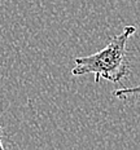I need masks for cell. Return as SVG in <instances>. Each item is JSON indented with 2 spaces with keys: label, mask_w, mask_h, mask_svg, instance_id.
<instances>
[{
  "label": "cell",
  "mask_w": 140,
  "mask_h": 150,
  "mask_svg": "<svg viewBox=\"0 0 140 150\" xmlns=\"http://www.w3.org/2000/svg\"><path fill=\"white\" fill-rule=\"evenodd\" d=\"M136 33V26L130 25L122 33L114 35L101 51L86 57L74 60L75 66L71 69L73 76H82L93 74L95 83L101 79L112 83H119L131 73L130 62L127 58V42Z\"/></svg>",
  "instance_id": "obj_1"
},
{
  "label": "cell",
  "mask_w": 140,
  "mask_h": 150,
  "mask_svg": "<svg viewBox=\"0 0 140 150\" xmlns=\"http://www.w3.org/2000/svg\"><path fill=\"white\" fill-rule=\"evenodd\" d=\"M113 96L119 100H129V98H139L140 97V84L132 88H119L113 92Z\"/></svg>",
  "instance_id": "obj_2"
},
{
  "label": "cell",
  "mask_w": 140,
  "mask_h": 150,
  "mask_svg": "<svg viewBox=\"0 0 140 150\" xmlns=\"http://www.w3.org/2000/svg\"><path fill=\"white\" fill-rule=\"evenodd\" d=\"M1 132H3V126L0 124V150H4L5 148H4V145L1 144Z\"/></svg>",
  "instance_id": "obj_3"
},
{
  "label": "cell",
  "mask_w": 140,
  "mask_h": 150,
  "mask_svg": "<svg viewBox=\"0 0 140 150\" xmlns=\"http://www.w3.org/2000/svg\"><path fill=\"white\" fill-rule=\"evenodd\" d=\"M138 1H140V0H138Z\"/></svg>",
  "instance_id": "obj_4"
}]
</instances>
